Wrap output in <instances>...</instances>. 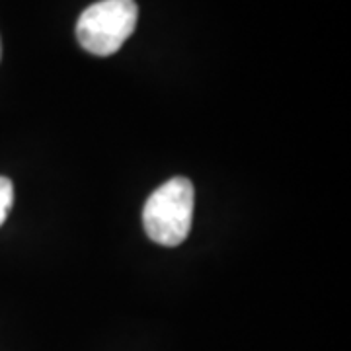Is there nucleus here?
I'll list each match as a JSON object with an SVG mask.
<instances>
[{
  "label": "nucleus",
  "mask_w": 351,
  "mask_h": 351,
  "mask_svg": "<svg viewBox=\"0 0 351 351\" xmlns=\"http://www.w3.org/2000/svg\"><path fill=\"white\" fill-rule=\"evenodd\" d=\"M193 201V184L182 176L154 189L143 209V225L149 239L162 246L182 244L191 230Z\"/></svg>",
  "instance_id": "nucleus-1"
},
{
  "label": "nucleus",
  "mask_w": 351,
  "mask_h": 351,
  "mask_svg": "<svg viewBox=\"0 0 351 351\" xmlns=\"http://www.w3.org/2000/svg\"><path fill=\"white\" fill-rule=\"evenodd\" d=\"M137 18L135 0H100L80 14L76 39L88 53L108 57L117 53L131 38Z\"/></svg>",
  "instance_id": "nucleus-2"
},
{
  "label": "nucleus",
  "mask_w": 351,
  "mask_h": 351,
  "mask_svg": "<svg viewBox=\"0 0 351 351\" xmlns=\"http://www.w3.org/2000/svg\"><path fill=\"white\" fill-rule=\"evenodd\" d=\"M14 203V186L12 182L4 176H0V226L4 225L6 217L10 213Z\"/></svg>",
  "instance_id": "nucleus-3"
},
{
  "label": "nucleus",
  "mask_w": 351,
  "mask_h": 351,
  "mask_svg": "<svg viewBox=\"0 0 351 351\" xmlns=\"http://www.w3.org/2000/svg\"><path fill=\"white\" fill-rule=\"evenodd\" d=\"M0 57H2V45H0Z\"/></svg>",
  "instance_id": "nucleus-4"
}]
</instances>
